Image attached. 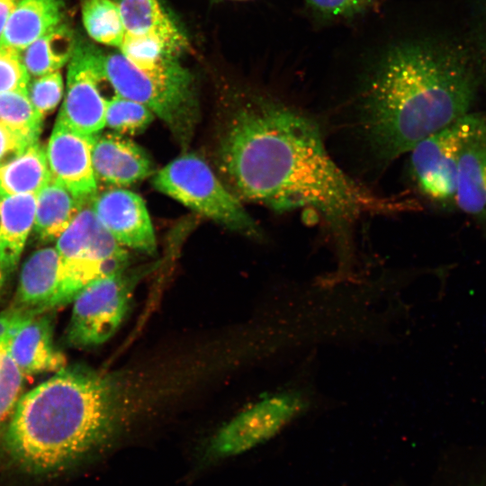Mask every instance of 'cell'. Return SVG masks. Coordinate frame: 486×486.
I'll use <instances>...</instances> for the list:
<instances>
[{
    "instance_id": "cell-1",
    "label": "cell",
    "mask_w": 486,
    "mask_h": 486,
    "mask_svg": "<svg viewBox=\"0 0 486 486\" xmlns=\"http://www.w3.org/2000/svg\"><path fill=\"white\" fill-rule=\"evenodd\" d=\"M217 165L239 199L280 212L309 209L338 226L415 208L410 200L375 194L353 180L331 158L310 118L263 96L231 112Z\"/></svg>"
},
{
    "instance_id": "cell-2",
    "label": "cell",
    "mask_w": 486,
    "mask_h": 486,
    "mask_svg": "<svg viewBox=\"0 0 486 486\" xmlns=\"http://www.w3.org/2000/svg\"><path fill=\"white\" fill-rule=\"evenodd\" d=\"M479 83L464 44L433 40L397 44L363 85L356 130L376 160L386 166L470 113Z\"/></svg>"
},
{
    "instance_id": "cell-3",
    "label": "cell",
    "mask_w": 486,
    "mask_h": 486,
    "mask_svg": "<svg viewBox=\"0 0 486 486\" xmlns=\"http://www.w3.org/2000/svg\"><path fill=\"white\" fill-rule=\"evenodd\" d=\"M127 410L125 387L117 374L66 364L19 398L3 434V448L27 472H57L114 439Z\"/></svg>"
},
{
    "instance_id": "cell-4",
    "label": "cell",
    "mask_w": 486,
    "mask_h": 486,
    "mask_svg": "<svg viewBox=\"0 0 486 486\" xmlns=\"http://www.w3.org/2000/svg\"><path fill=\"white\" fill-rule=\"evenodd\" d=\"M104 70L115 94L148 107L183 147L188 145L199 116L198 105L192 76L177 58L143 69L121 52L112 53L105 55Z\"/></svg>"
},
{
    "instance_id": "cell-5",
    "label": "cell",
    "mask_w": 486,
    "mask_h": 486,
    "mask_svg": "<svg viewBox=\"0 0 486 486\" xmlns=\"http://www.w3.org/2000/svg\"><path fill=\"white\" fill-rule=\"evenodd\" d=\"M152 184L158 191L216 223L248 237L260 236L240 199L195 154L186 153L172 160L154 176Z\"/></svg>"
},
{
    "instance_id": "cell-6",
    "label": "cell",
    "mask_w": 486,
    "mask_h": 486,
    "mask_svg": "<svg viewBox=\"0 0 486 486\" xmlns=\"http://www.w3.org/2000/svg\"><path fill=\"white\" fill-rule=\"evenodd\" d=\"M91 202L80 208L58 238L56 249L63 271L62 305L73 302L91 282L125 269L129 265L126 248L101 224Z\"/></svg>"
},
{
    "instance_id": "cell-7",
    "label": "cell",
    "mask_w": 486,
    "mask_h": 486,
    "mask_svg": "<svg viewBox=\"0 0 486 486\" xmlns=\"http://www.w3.org/2000/svg\"><path fill=\"white\" fill-rule=\"evenodd\" d=\"M146 269L127 268L98 278L73 300L66 341L73 347L91 348L109 340L118 330Z\"/></svg>"
},
{
    "instance_id": "cell-8",
    "label": "cell",
    "mask_w": 486,
    "mask_h": 486,
    "mask_svg": "<svg viewBox=\"0 0 486 486\" xmlns=\"http://www.w3.org/2000/svg\"><path fill=\"white\" fill-rule=\"evenodd\" d=\"M309 393L288 388L264 396L222 426L205 455L216 460L245 453L271 439L310 407Z\"/></svg>"
},
{
    "instance_id": "cell-9",
    "label": "cell",
    "mask_w": 486,
    "mask_h": 486,
    "mask_svg": "<svg viewBox=\"0 0 486 486\" xmlns=\"http://www.w3.org/2000/svg\"><path fill=\"white\" fill-rule=\"evenodd\" d=\"M478 114L468 113L418 142L410 153V169L419 192L445 209L455 208L459 158Z\"/></svg>"
},
{
    "instance_id": "cell-10",
    "label": "cell",
    "mask_w": 486,
    "mask_h": 486,
    "mask_svg": "<svg viewBox=\"0 0 486 486\" xmlns=\"http://www.w3.org/2000/svg\"><path fill=\"white\" fill-rule=\"evenodd\" d=\"M104 59L99 48L76 37L57 121L83 134L95 135L105 126L108 99L101 92V86L108 82Z\"/></svg>"
},
{
    "instance_id": "cell-11",
    "label": "cell",
    "mask_w": 486,
    "mask_h": 486,
    "mask_svg": "<svg viewBox=\"0 0 486 486\" xmlns=\"http://www.w3.org/2000/svg\"><path fill=\"white\" fill-rule=\"evenodd\" d=\"M95 135L80 133L57 121L46 149L51 180L83 203L91 202L98 192L92 166Z\"/></svg>"
},
{
    "instance_id": "cell-12",
    "label": "cell",
    "mask_w": 486,
    "mask_h": 486,
    "mask_svg": "<svg viewBox=\"0 0 486 486\" xmlns=\"http://www.w3.org/2000/svg\"><path fill=\"white\" fill-rule=\"evenodd\" d=\"M97 219L122 247L154 256L157 240L143 199L120 187L95 194L91 202Z\"/></svg>"
},
{
    "instance_id": "cell-13",
    "label": "cell",
    "mask_w": 486,
    "mask_h": 486,
    "mask_svg": "<svg viewBox=\"0 0 486 486\" xmlns=\"http://www.w3.org/2000/svg\"><path fill=\"white\" fill-rule=\"evenodd\" d=\"M92 166L97 184L124 187L153 172L148 154L137 143L118 133L95 135Z\"/></svg>"
},
{
    "instance_id": "cell-14",
    "label": "cell",
    "mask_w": 486,
    "mask_h": 486,
    "mask_svg": "<svg viewBox=\"0 0 486 486\" xmlns=\"http://www.w3.org/2000/svg\"><path fill=\"white\" fill-rule=\"evenodd\" d=\"M455 208L486 229V117L480 114L461 149Z\"/></svg>"
},
{
    "instance_id": "cell-15",
    "label": "cell",
    "mask_w": 486,
    "mask_h": 486,
    "mask_svg": "<svg viewBox=\"0 0 486 486\" xmlns=\"http://www.w3.org/2000/svg\"><path fill=\"white\" fill-rule=\"evenodd\" d=\"M62 273L56 248L35 251L22 266L14 307L40 314L61 306Z\"/></svg>"
},
{
    "instance_id": "cell-16",
    "label": "cell",
    "mask_w": 486,
    "mask_h": 486,
    "mask_svg": "<svg viewBox=\"0 0 486 486\" xmlns=\"http://www.w3.org/2000/svg\"><path fill=\"white\" fill-rule=\"evenodd\" d=\"M8 349L23 375L57 372L67 364L66 356L55 345L53 317L48 311L29 320Z\"/></svg>"
},
{
    "instance_id": "cell-17",
    "label": "cell",
    "mask_w": 486,
    "mask_h": 486,
    "mask_svg": "<svg viewBox=\"0 0 486 486\" xmlns=\"http://www.w3.org/2000/svg\"><path fill=\"white\" fill-rule=\"evenodd\" d=\"M37 194H5L0 200V266L4 274L17 266L33 226Z\"/></svg>"
},
{
    "instance_id": "cell-18",
    "label": "cell",
    "mask_w": 486,
    "mask_h": 486,
    "mask_svg": "<svg viewBox=\"0 0 486 486\" xmlns=\"http://www.w3.org/2000/svg\"><path fill=\"white\" fill-rule=\"evenodd\" d=\"M126 33L156 38L176 55L185 51V36L166 14L158 0H114Z\"/></svg>"
},
{
    "instance_id": "cell-19",
    "label": "cell",
    "mask_w": 486,
    "mask_h": 486,
    "mask_svg": "<svg viewBox=\"0 0 486 486\" xmlns=\"http://www.w3.org/2000/svg\"><path fill=\"white\" fill-rule=\"evenodd\" d=\"M63 0H21L4 27L0 42L22 50L62 22Z\"/></svg>"
},
{
    "instance_id": "cell-20",
    "label": "cell",
    "mask_w": 486,
    "mask_h": 486,
    "mask_svg": "<svg viewBox=\"0 0 486 486\" xmlns=\"http://www.w3.org/2000/svg\"><path fill=\"white\" fill-rule=\"evenodd\" d=\"M84 204L64 185L50 180L37 194L34 223L37 237L45 242L58 238Z\"/></svg>"
},
{
    "instance_id": "cell-21",
    "label": "cell",
    "mask_w": 486,
    "mask_h": 486,
    "mask_svg": "<svg viewBox=\"0 0 486 486\" xmlns=\"http://www.w3.org/2000/svg\"><path fill=\"white\" fill-rule=\"evenodd\" d=\"M76 40L73 31L61 22L19 51L30 78L58 71L68 63Z\"/></svg>"
},
{
    "instance_id": "cell-22",
    "label": "cell",
    "mask_w": 486,
    "mask_h": 486,
    "mask_svg": "<svg viewBox=\"0 0 486 486\" xmlns=\"http://www.w3.org/2000/svg\"><path fill=\"white\" fill-rule=\"evenodd\" d=\"M50 180L46 151L38 141L0 166V188L4 194H37Z\"/></svg>"
},
{
    "instance_id": "cell-23",
    "label": "cell",
    "mask_w": 486,
    "mask_h": 486,
    "mask_svg": "<svg viewBox=\"0 0 486 486\" xmlns=\"http://www.w3.org/2000/svg\"><path fill=\"white\" fill-rule=\"evenodd\" d=\"M42 116L31 103L26 89L0 93V124L29 143L38 141Z\"/></svg>"
},
{
    "instance_id": "cell-24",
    "label": "cell",
    "mask_w": 486,
    "mask_h": 486,
    "mask_svg": "<svg viewBox=\"0 0 486 486\" xmlns=\"http://www.w3.org/2000/svg\"><path fill=\"white\" fill-rule=\"evenodd\" d=\"M82 18L88 35L94 40L120 48L126 32L114 0H84Z\"/></svg>"
},
{
    "instance_id": "cell-25",
    "label": "cell",
    "mask_w": 486,
    "mask_h": 486,
    "mask_svg": "<svg viewBox=\"0 0 486 486\" xmlns=\"http://www.w3.org/2000/svg\"><path fill=\"white\" fill-rule=\"evenodd\" d=\"M155 114L145 105L117 94L108 99L105 126L122 135L142 132L153 122Z\"/></svg>"
},
{
    "instance_id": "cell-26",
    "label": "cell",
    "mask_w": 486,
    "mask_h": 486,
    "mask_svg": "<svg viewBox=\"0 0 486 486\" xmlns=\"http://www.w3.org/2000/svg\"><path fill=\"white\" fill-rule=\"evenodd\" d=\"M119 50L129 61L143 69L158 68L178 56L156 38L129 33H125Z\"/></svg>"
},
{
    "instance_id": "cell-27",
    "label": "cell",
    "mask_w": 486,
    "mask_h": 486,
    "mask_svg": "<svg viewBox=\"0 0 486 486\" xmlns=\"http://www.w3.org/2000/svg\"><path fill=\"white\" fill-rule=\"evenodd\" d=\"M23 377L8 346L0 343V427L7 421L22 396Z\"/></svg>"
},
{
    "instance_id": "cell-28",
    "label": "cell",
    "mask_w": 486,
    "mask_h": 486,
    "mask_svg": "<svg viewBox=\"0 0 486 486\" xmlns=\"http://www.w3.org/2000/svg\"><path fill=\"white\" fill-rule=\"evenodd\" d=\"M481 79H486V0H473L464 43Z\"/></svg>"
},
{
    "instance_id": "cell-29",
    "label": "cell",
    "mask_w": 486,
    "mask_h": 486,
    "mask_svg": "<svg viewBox=\"0 0 486 486\" xmlns=\"http://www.w3.org/2000/svg\"><path fill=\"white\" fill-rule=\"evenodd\" d=\"M26 92L34 108L43 117L57 107L62 97L63 79L60 72L30 78Z\"/></svg>"
},
{
    "instance_id": "cell-30",
    "label": "cell",
    "mask_w": 486,
    "mask_h": 486,
    "mask_svg": "<svg viewBox=\"0 0 486 486\" xmlns=\"http://www.w3.org/2000/svg\"><path fill=\"white\" fill-rule=\"evenodd\" d=\"M29 80L20 52L0 42V93L26 89Z\"/></svg>"
},
{
    "instance_id": "cell-31",
    "label": "cell",
    "mask_w": 486,
    "mask_h": 486,
    "mask_svg": "<svg viewBox=\"0 0 486 486\" xmlns=\"http://www.w3.org/2000/svg\"><path fill=\"white\" fill-rule=\"evenodd\" d=\"M373 0H306L308 6L325 18L348 17L364 10Z\"/></svg>"
},
{
    "instance_id": "cell-32",
    "label": "cell",
    "mask_w": 486,
    "mask_h": 486,
    "mask_svg": "<svg viewBox=\"0 0 486 486\" xmlns=\"http://www.w3.org/2000/svg\"><path fill=\"white\" fill-rule=\"evenodd\" d=\"M31 144L0 124V166L18 156Z\"/></svg>"
},
{
    "instance_id": "cell-33",
    "label": "cell",
    "mask_w": 486,
    "mask_h": 486,
    "mask_svg": "<svg viewBox=\"0 0 486 486\" xmlns=\"http://www.w3.org/2000/svg\"><path fill=\"white\" fill-rule=\"evenodd\" d=\"M16 312V308L12 307L0 313V343L7 346L8 332Z\"/></svg>"
},
{
    "instance_id": "cell-34",
    "label": "cell",
    "mask_w": 486,
    "mask_h": 486,
    "mask_svg": "<svg viewBox=\"0 0 486 486\" xmlns=\"http://www.w3.org/2000/svg\"><path fill=\"white\" fill-rule=\"evenodd\" d=\"M21 0H0V40L13 11Z\"/></svg>"
},
{
    "instance_id": "cell-35",
    "label": "cell",
    "mask_w": 486,
    "mask_h": 486,
    "mask_svg": "<svg viewBox=\"0 0 486 486\" xmlns=\"http://www.w3.org/2000/svg\"><path fill=\"white\" fill-rule=\"evenodd\" d=\"M3 284H4V272L0 266V290L3 287Z\"/></svg>"
},
{
    "instance_id": "cell-36",
    "label": "cell",
    "mask_w": 486,
    "mask_h": 486,
    "mask_svg": "<svg viewBox=\"0 0 486 486\" xmlns=\"http://www.w3.org/2000/svg\"><path fill=\"white\" fill-rule=\"evenodd\" d=\"M4 195H5V194L2 192V190H1V188H0V200L2 199V197H3Z\"/></svg>"
}]
</instances>
